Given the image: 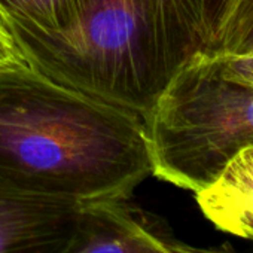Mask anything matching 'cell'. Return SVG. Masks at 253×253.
I'll use <instances>...</instances> for the list:
<instances>
[{
  "mask_svg": "<svg viewBox=\"0 0 253 253\" xmlns=\"http://www.w3.org/2000/svg\"><path fill=\"white\" fill-rule=\"evenodd\" d=\"M6 26L30 67L145 121L179 66L206 51L191 0H88L64 32Z\"/></svg>",
  "mask_w": 253,
  "mask_h": 253,
  "instance_id": "obj_2",
  "label": "cell"
},
{
  "mask_svg": "<svg viewBox=\"0 0 253 253\" xmlns=\"http://www.w3.org/2000/svg\"><path fill=\"white\" fill-rule=\"evenodd\" d=\"M152 174L194 194L253 145V91L222 78L213 51L171 75L146 116Z\"/></svg>",
  "mask_w": 253,
  "mask_h": 253,
  "instance_id": "obj_3",
  "label": "cell"
},
{
  "mask_svg": "<svg viewBox=\"0 0 253 253\" xmlns=\"http://www.w3.org/2000/svg\"><path fill=\"white\" fill-rule=\"evenodd\" d=\"M151 174L143 116L30 66L0 69V183L88 204L131 198Z\"/></svg>",
  "mask_w": 253,
  "mask_h": 253,
  "instance_id": "obj_1",
  "label": "cell"
},
{
  "mask_svg": "<svg viewBox=\"0 0 253 253\" xmlns=\"http://www.w3.org/2000/svg\"><path fill=\"white\" fill-rule=\"evenodd\" d=\"M195 198L203 214L217 229L253 240V145L241 149Z\"/></svg>",
  "mask_w": 253,
  "mask_h": 253,
  "instance_id": "obj_6",
  "label": "cell"
},
{
  "mask_svg": "<svg viewBox=\"0 0 253 253\" xmlns=\"http://www.w3.org/2000/svg\"><path fill=\"white\" fill-rule=\"evenodd\" d=\"M223 79L253 91V51L220 52L213 51Z\"/></svg>",
  "mask_w": 253,
  "mask_h": 253,
  "instance_id": "obj_10",
  "label": "cell"
},
{
  "mask_svg": "<svg viewBox=\"0 0 253 253\" xmlns=\"http://www.w3.org/2000/svg\"><path fill=\"white\" fill-rule=\"evenodd\" d=\"M82 206L0 183V253H58Z\"/></svg>",
  "mask_w": 253,
  "mask_h": 253,
  "instance_id": "obj_5",
  "label": "cell"
},
{
  "mask_svg": "<svg viewBox=\"0 0 253 253\" xmlns=\"http://www.w3.org/2000/svg\"><path fill=\"white\" fill-rule=\"evenodd\" d=\"M58 253H235L177 240L154 214L130 198L84 204L75 229Z\"/></svg>",
  "mask_w": 253,
  "mask_h": 253,
  "instance_id": "obj_4",
  "label": "cell"
},
{
  "mask_svg": "<svg viewBox=\"0 0 253 253\" xmlns=\"http://www.w3.org/2000/svg\"><path fill=\"white\" fill-rule=\"evenodd\" d=\"M238 0H192L206 41V51L211 49L214 30L226 20Z\"/></svg>",
  "mask_w": 253,
  "mask_h": 253,
  "instance_id": "obj_9",
  "label": "cell"
},
{
  "mask_svg": "<svg viewBox=\"0 0 253 253\" xmlns=\"http://www.w3.org/2000/svg\"><path fill=\"white\" fill-rule=\"evenodd\" d=\"M211 51H253V0H238L231 14L219 27Z\"/></svg>",
  "mask_w": 253,
  "mask_h": 253,
  "instance_id": "obj_8",
  "label": "cell"
},
{
  "mask_svg": "<svg viewBox=\"0 0 253 253\" xmlns=\"http://www.w3.org/2000/svg\"><path fill=\"white\" fill-rule=\"evenodd\" d=\"M29 66L30 64L20 49L17 41L0 17V69H18Z\"/></svg>",
  "mask_w": 253,
  "mask_h": 253,
  "instance_id": "obj_11",
  "label": "cell"
},
{
  "mask_svg": "<svg viewBox=\"0 0 253 253\" xmlns=\"http://www.w3.org/2000/svg\"><path fill=\"white\" fill-rule=\"evenodd\" d=\"M88 0H0L6 24L38 32H64L82 15Z\"/></svg>",
  "mask_w": 253,
  "mask_h": 253,
  "instance_id": "obj_7",
  "label": "cell"
}]
</instances>
